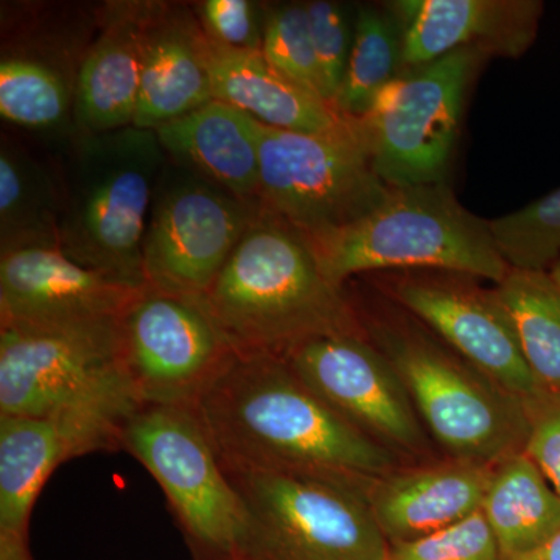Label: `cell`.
<instances>
[{
	"label": "cell",
	"mask_w": 560,
	"mask_h": 560,
	"mask_svg": "<svg viewBox=\"0 0 560 560\" xmlns=\"http://www.w3.org/2000/svg\"><path fill=\"white\" fill-rule=\"evenodd\" d=\"M84 456L60 420L0 418V560L32 558L31 518L51 474Z\"/></svg>",
	"instance_id": "cell-20"
},
{
	"label": "cell",
	"mask_w": 560,
	"mask_h": 560,
	"mask_svg": "<svg viewBox=\"0 0 560 560\" xmlns=\"http://www.w3.org/2000/svg\"><path fill=\"white\" fill-rule=\"evenodd\" d=\"M202 307L238 357H285L316 337L364 334L300 232L261 209Z\"/></svg>",
	"instance_id": "cell-2"
},
{
	"label": "cell",
	"mask_w": 560,
	"mask_h": 560,
	"mask_svg": "<svg viewBox=\"0 0 560 560\" xmlns=\"http://www.w3.org/2000/svg\"><path fill=\"white\" fill-rule=\"evenodd\" d=\"M305 7H307L313 46H315L320 77H323L324 97L334 105L348 68L353 31H350L345 9L338 3L315 0V2L305 3Z\"/></svg>",
	"instance_id": "cell-31"
},
{
	"label": "cell",
	"mask_w": 560,
	"mask_h": 560,
	"mask_svg": "<svg viewBox=\"0 0 560 560\" xmlns=\"http://www.w3.org/2000/svg\"><path fill=\"white\" fill-rule=\"evenodd\" d=\"M548 272H550L551 279L555 280L556 285L560 289V259L552 265Z\"/></svg>",
	"instance_id": "cell-35"
},
{
	"label": "cell",
	"mask_w": 560,
	"mask_h": 560,
	"mask_svg": "<svg viewBox=\"0 0 560 560\" xmlns=\"http://www.w3.org/2000/svg\"><path fill=\"white\" fill-rule=\"evenodd\" d=\"M404 38L399 21L386 7H361L353 24L352 49L334 108L361 119L377 95L404 72Z\"/></svg>",
	"instance_id": "cell-26"
},
{
	"label": "cell",
	"mask_w": 560,
	"mask_h": 560,
	"mask_svg": "<svg viewBox=\"0 0 560 560\" xmlns=\"http://www.w3.org/2000/svg\"><path fill=\"white\" fill-rule=\"evenodd\" d=\"M514 560H560V533L537 550Z\"/></svg>",
	"instance_id": "cell-34"
},
{
	"label": "cell",
	"mask_w": 560,
	"mask_h": 560,
	"mask_svg": "<svg viewBox=\"0 0 560 560\" xmlns=\"http://www.w3.org/2000/svg\"><path fill=\"white\" fill-rule=\"evenodd\" d=\"M523 453L560 497V397H547L529 410V431Z\"/></svg>",
	"instance_id": "cell-33"
},
{
	"label": "cell",
	"mask_w": 560,
	"mask_h": 560,
	"mask_svg": "<svg viewBox=\"0 0 560 560\" xmlns=\"http://www.w3.org/2000/svg\"><path fill=\"white\" fill-rule=\"evenodd\" d=\"M194 11V7L145 2L132 127L158 130L213 101L208 36Z\"/></svg>",
	"instance_id": "cell-17"
},
{
	"label": "cell",
	"mask_w": 560,
	"mask_h": 560,
	"mask_svg": "<svg viewBox=\"0 0 560 560\" xmlns=\"http://www.w3.org/2000/svg\"><path fill=\"white\" fill-rule=\"evenodd\" d=\"M120 359L140 404L197 408L237 353L200 302L147 285L119 319Z\"/></svg>",
	"instance_id": "cell-12"
},
{
	"label": "cell",
	"mask_w": 560,
	"mask_h": 560,
	"mask_svg": "<svg viewBox=\"0 0 560 560\" xmlns=\"http://www.w3.org/2000/svg\"><path fill=\"white\" fill-rule=\"evenodd\" d=\"M223 467L300 471L359 488L393 453L341 418L280 357H237L197 407Z\"/></svg>",
	"instance_id": "cell-1"
},
{
	"label": "cell",
	"mask_w": 560,
	"mask_h": 560,
	"mask_svg": "<svg viewBox=\"0 0 560 560\" xmlns=\"http://www.w3.org/2000/svg\"><path fill=\"white\" fill-rule=\"evenodd\" d=\"M120 444L161 486L195 560H243L245 508L197 408L140 405Z\"/></svg>",
	"instance_id": "cell-7"
},
{
	"label": "cell",
	"mask_w": 560,
	"mask_h": 560,
	"mask_svg": "<svg viewBox=\"0 0 560 560\" xmlns=\"http://www.w3.org/2000/svg\"><path fill=\"white\" fill-rule=\"evenodd\" d=\"M386 9L399 21L404 68H418L459 49L486 58H521L539 33L540 0H396Z\"/></svg>",
	"instance_id": "cell-16"
},
{
	"label": "cell",
	"mask_w": 560,
	"mask_h": 560,
	"mask_svg": "<svg viewBox=\"0 0 560 560\" xmlns=\"http://www.w3.org/2000/svg\"><path fill=\"white\" fill-rule=\"evenodd\" d=\"M261 51L283 75L326 101L305 3L267 10Z\"/></svg>",
	"instance_id": "cell-29"
},
{
	"label": "cell",
	"mask_w": 560,
	"mask_h": 560,
	"mask_svg": "<svg viewBox=\"0 0 560 560\" xmlns=\"http://www.w3.org/2000/svg\"><path fill=\"white\" fill-rule=\"evenodd\" d=\"M62 187L60 248L69 259L143 289V238L168 158L156 131L79 135Z\"/></svg>",
	"instance_id": "cell-4"
},
{
	"label": "cell",
	"mask_w": 560,
	"mask_h": 560,
	"mask_svg": "<svg viewBox=\"0 0 560 560\" xmlns=\"http://www.w3.org/2000/svg\"><path fill=\"white\" fill-rule=\"evenodd\" d=\"M282 359L320 399L372 440L422 451L425 440L410 394L364 334L312 338Z\"/></svg>",
	"instance_id": "cell-13"
},
{
	"label": "cell",
	"mask_w": 560,
	"mask_h": 560,
	"mask_svg": "<svg viewBox=\"0 0 560 560\" xmlns=\"http://www.w3.org/2000/svg\"><path fill=\"white\" fill-rule=\"evenodd\" d=\"M493 291L540 388L560 397V289L550 272L511 270Z\"/></svg>",
	"instance_id": "cell-25"
},
{
	"label": "cell",
	"mask_w": 560,
	"mask_h": 560,
	"mask_svg": "<svg viewBox=\"0 0 560 560\" xmlns=\"http://www.w3.org/2000/svg\"><path fill=\"white\" fill-rule=\"evenodd\" d=\"M492 471L486 464L459 460L390 475L371 485L368 500L389 547L408 544L481 511Z\"/></svg>",
	"instance_id": "cell-19"
},
{
	"label": "cell",
	"mask_w": 560,
	"mask_h": 560,
	"mask_svg": "<svg viewBox=\"0 0 560 560\" xmlns=\"http://www.w3.org/2000/svg\"><path fill=\"white\" fill-rule=\"evenodd\" d=\"M481 512L503 560L529 555L560 533V497L523 452L492 471Z\"/></svg>",
	"instance_id": "cell-23"
},
{
	"label": "cell",
	"mask_w": 560,
	"mask_h": 560,
	"mask_svg": "<svg viewBox=\"0 0 560 560\" xmlns=\"http://www.w3.org/2000/svg\"><path fill=\"white\" fill-rule=\"evenodd\" d=\"M154 131L168 160L260 205L259 142L248 114L212 101Z\"/></svg>",
	"instance_id": "cell-21"
},
{
	"label": "cell",
	"mask_w": 560,
	"mask_h": 560,
	"mask_svg": "<svg viewBox=\"0 0 560 560\" xmlns=\"http://www.w3.org/2000/svg\"><path fill=\"white\" fill-rule=\"evenodd\" d=\"M206 36L221 46L238 50H261L265 18L249 0H206L194 7Z\"/></svg>",
	"instance_id": "cell-32"
},
{
	"label": "cell",
	"mask_w": 560,
	"mask_h": 560,
	"mask_svg": "<svg viewBox=\"0 0 560 560\" xmlns=\"http://www.w3.org/2000/svg\"><path fill=\"white\" fill-rule=\"evenodd\" d=\"M248 518L243 560H388L368 490L316 475L224 467Z\"/></svg>",
	"instance_id": "cell-6"
},
{
	"label": "cell",
	"mask_w": 560,
	"mask_h": 560,
	"mask_svg": "<svg viewBox=\"0 0 560 560\" xmlns=\"http://www.w3.org/2000/svg\"><path fill=\"white\" fill-rule=\"evenodd\" d=\"M388 560H503L481 511L440 533L393 545Z\"/></svg>",
	"instance_id": "cell-30"
},
{
	"label": "cell",
	"mask_w": 560,
	"mask_h": 560,
	"mask_svg": "<svg viewBox=\"0 0 560 560\" xmlns=\"http://www.w3.org/2000/svg\"><path fill=\"white\" fill-rule=\"evenodd\" d=\"M302 238L324 276L342 289L371 271L433 270L495 283L511 271L489 220L464 208L445 183L390 187L360 219Z\"/></svg>",
	"instance_id": "cell-3"
},
{
	"label": "cell",
	"mask_w": 560,
	"mask_h": 560,
	"mask_svg": "<svg viewBox=\"0 0 560 560\" xmlns=\"http://www.w3.org/2000/svg\"><path fill=\"white\" fill-rule=\"evenodd\" d=\"M140 290L81 267L58 246L7 250L0 253V329L119 320Z\"/></svg>",
	"instance_id": "cell-15"
},
{
	"label": "cell",
	"mask_w": 560,
	"mask_h": 560,
	"mask_svg": "<svg viewBox=\"0 0 560 560\" xmlns=\"http://www.w3.org/2000/svg\"><path fill=\"white\" fill-rule=\"evenodd\" d=\"M489 230L511 270L550 271L560 259V187L525 208L489 220Z\"/></svg>",
	"instance_id": "cell-28"
},
{
	"label": "cell",
	"mask_w": 560,
	"mask_h": 560,
	"mask_svg": "<svg viewBox=\"0 0 560 560\" xmlns=\"http://www.w3.org/2000/svg\"><path fill=\"white\" fill-rule=\"evenodd\" d=\"M485 55L459 49L405 69L359 119L375 172L390 187L445 183L464 102Z\"/></svg>",
	"instance_id": "cell-9"
},
{
	"label": "cell",
	"mask_w": 560,
	"mask_h": 560,
	"mask_svg": "<svg viewBox=\"0 0 560 560\" xmlns=\"http://www.w3.org/2000/svg\"><path fill=\"white\" fill-rule=\"evenodd\" d=\"M140 405L121 366L119 320L0 329V418L90 416L125 425Z\"/></svg>",
	"instance_id": "cell-5"
},
{
	"label": "cell",
	"mask_w": 560,
	"mask_h": 560,
	"mask_svg": "<svg viewBox=\"0 0 560 560\" xmlns=\"http://www.w3.org/2000/svg\"><path fill=\"white\" fill-rule=\"evenodd\" d=\"M256 135L261 208L301 235L360 219L390 189L375 172L359 119L345 117L319 132L278 130L256 120Z\"/></svg>",
	"instance_id": "cell-8"
},
{
	"label": "cell",
	"mask_w": 560,
	"mask_h": 560,
	"mask_svg": "<svg viewBox=\"0 0 560 560\" xmlns=\"http://www.w3.org/2000/svg\"><path fill=\"white\" fill-rule=\"evenodd\" d=\"M213 101L278 130L319 132L338 127L334 105L283 75L261 50H238L208 38Z\"/></svg>",
	"instance_id": "cell-22"
},
{
	"label": "cell",
	"mask_w": 560,
	"mask_h": 560,
	"mask_svg": "<svg viewBox=\"0 0 560 560\" xmlns=\"http://www.w3.org/2000/svg\"><path fill=\"white\" fill-rule=\"evenodd\" d=\"M390 291L401 307L436 331L511 399L528 410L547 399L495 291L422 275L397 278Z\"/></svg>",
	"instance_id": "cell-14"
},
{
	"label": "cell",
	"mask_w": 560,
	"mask_h": 560,
	"mask_svg": "<svg viewBox=\"0 0 560 560\" xmlns=\"http://www.w3.org/2000/svg\"><path fill=\"white\" fill-rule=\"evenodd\" d=\"M73 86L65 73L38 58L3 55L0 61V114L31 130H51L73 109Z\"/></svg>",
	"instance_id": "cell-27"
},
{
	"label": "cell",
	"mask_w": 560,
	"mask_h": 560,
	"mask_svg": "<svg viewBox=\"0 0 560 560\" xmlns=\"http://www.w3.org/2000/svg\"><path fill=\"white\" fill-rule=\"evenodd\" d=\"M393 364L433 436L460 460L486 464L525 444L529 410H508L429 338L390 324L361 326ZM525 447V445H523Z\"/></svg>",
	"instance_id": "cell-11"
},
{
	"label": "cell",
	"mask_w": 560,
	"mask_h": 560,
	"mask_svg": "<svg viewBox=\"0 0 560 560\" xmlns=\"http://www.w3.org/2000/svg\"><path fill=\"white\" fill-rule=\"evenodd\" d=\"M261 209L168 160L143 238L147 283L201 304Z\"/></svg>",
	"instance_id": "cell-10"
},
{
	"label": "cell",
	"mask_w": 560,
	"mask_h": 560,
	"mask_svg": "<svg viewBox=\"0 0 560 560\" xmlns=\"http://www.w3.org/2000/svg\"><path fill=\"white\" fill-rule=\"evenodd\" d=\"M62 189L20 143H0V253L58 246Z\"/></svg>",
	"instance_id": "cell-24"
},
{
	"label": "cell",
	"mask_w": 560,
	"mask_h": 560,
	"mask_svg": "<svg viewBox=\"0 0 560 560\" xmlns=\"http://www.w3.org/2000/svg\"><path fill=\"white\" fill-rule=\"evenodd\" d=\"M145 2H117L103 14L101 32L81 58L73 97L79 135L132 127L142 72Z\"/></svg>",
	"instance_id": "cell-18"
}]
</instances>
